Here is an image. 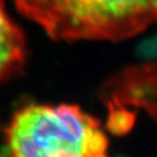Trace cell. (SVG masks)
Here are the masks:
<instances>
[{"label":"cell","mask_w":157,"mask_h":157,"mask_svg":"<svg viewBox=\"0 0 157 157\" xmlns=\"http://www.w3.org/2000/svg\"><path fill=\"white\" fill-rule=\"evenodd\" d=\"M2 157H109L100 121L75 104H29L5 129Z\"/></svg>","instance_id":"1"},{"label":"cell","mask_w":157,"mask_h":157,"mask_svg":"<svg viewBox=\"0 0 157 157\" xmlns=\"http://www.w3.org/2000/svg\"><path fill=\"white\" fill-rule=\"evenodd\" d=\"M55 41H121L157 22V0H15Z\"/></svg>","instance_id":"2"},{"label":"cell","mask_w":157,"mask_h":157,"mask_svg":"<svg viewBox=\"0 0 157 157\" xmlns=\"http://www.w3.org/2000/svg\"><path fill=\"white\" fill-rule=\"evenodd\" d=\"M26 58V37L9 15L5 0H0V83L19 75L25 67Z\"/></svg>","instance_id":"3"}]
</instances>
